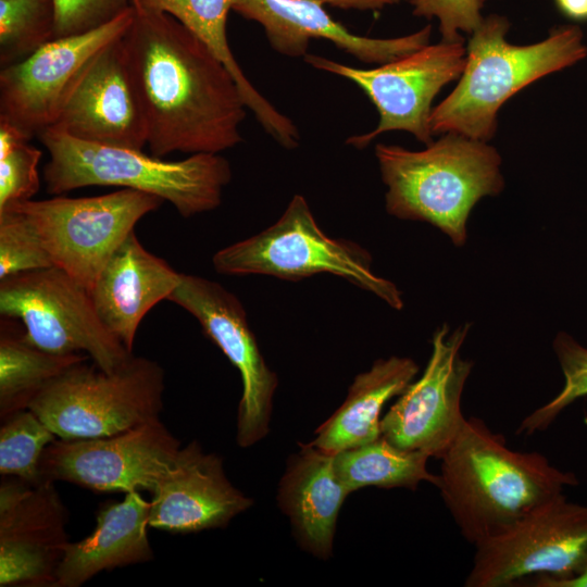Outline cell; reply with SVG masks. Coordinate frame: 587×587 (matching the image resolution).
Instances as JSON below:
<instances>
[{
    "instance_id": "cell-24",
    "label": "cell",
    "mask_w": 587,
    "mask_h": 587,
    "mask_svg": "<svg viewBox=\"0 0 587 587\" xmlns=\"http://www.w3.org/2000/svg\"><path fill=\"white\" fill-rule=\"evenodd\" d=\"M132 5L170 14L187 27L229 71L246 107L264 130L284 148L298 143L300 134L296 125L258 91L234 58L226 36L232 0H132Z\"/></svg>"
},
{
    "instance_id": "cell-21",
    "label": "cell",
    "mask_w": 587,
    "mask_h": 587,
    "mask_svg": "<svg viewBox=\"0 0 587 587\" xmlns=\"http://www.w3.org/2000/svg\"><path fill=\"white\" fill-rule=\"evenodd\" d=\"M351 491L338 477L334 454L309 444L287 462L277 501L301 549L319 559L333 552L339 511Z\"/></svg>"
},
{
    "instance_id": "cell-28",
    "label": "cell",
    "mask_w": 587,
    "mask_h": 587,
    "mask_svg": "<svg viewBox=\"0 0 587 587\" xmlns=\"http://www.w3.org/2000/svg\"><path fill=\"white\" fill-rule=\"evenodd\" d=\"M0 474L14 476L29 484L43 480L40 459L55 434L29 409L1 420Z\"/></svg>"
},
{
    "instance_id": "cell-12",
    "label": "cell",
    "mask_w": 587,
    "mask_h": 587,
    "mask_svg": "<svg viewBox=\"0 0 587 587\" xmlns=\"http://www.w3.org/2000/svg\"><path fill=\"white\" fill-rule=\"evenodd\" d=\"M134 18L133 5L92 30L55 38L23 61L0 72V121L27 139L57 122L75 86L110 45L123 38Z\"/></svg>"
},
{
    "instance_id": "cell-36",
    "label": "cell",
    "mask_w": 587,
    "mask_h": 587,
    "mask_svg": "<svg viewBox=\"0 0 587 587\" xmlns=\"http://www.w3.org/2000/svg\"><path fill=\"white\" fill-rule=\"evenodd\" d=\"M536 587H587V567L574 577L541 582Z\"/></svg>"
},
{
    "instance_id": "cell-17",
    "label": "cell",
    "mask_w": 587,
    "mask_h": 587,
    "mask_svg": "<svg viewBox=\"0 0 587 587\" xmlns=\"http://www.w3.org/2000/svg\"><path fill=\"white\" fill-rule=\"evenodd\" d=\"M51 127L84 141L143 149L147 145L146 121L129 75L122 38L93 60Z\"/></svg>"
},
{
    "instance_id": "cell-3",
    "label": "cell",
    "mask_w": 587,
    "mask_h": 587,
    "mask_svg": "<svg viewBox=\"0 0 587 587\" xmlns=\"http://www.w3.org/2000/svg\"><path fill=\"white\" fill-rule=\"evenodd\" d=\"M509 28L505 16L490 14L471 34L459 83L432 111L433 135L457 133L489 141L497 130L498 111L508 99L587 57L578 25L558 26L544 40L524 46L507 41Z\"/></svg>"
},
{
    "instance_id": "cell-23",
    "label": "cell",
    "mask_w": 587,
    "mask_h": 587,
    "mask_svg": "<svg viewBox=\"0 0 587 587\" xmlns=\"http://www.w3.org/2000/svg\"><path fill=\"white\" fill-rule=\"evenodd\" d=\"M417 373L419 365L407 357L376 360L354 377L342 404L316 428L310 444L336 454L376 440L382 436L385 404L397 398Z\"/></svg>"
},
{
    "instance_id": "cell-25",
    "label": "cell",
    "mask_w": 587,
    "mask_h": 587,
    "mask_svg": "<svg viewBox=\"0 0 587 587\" xmlns=\"http://www.w3.org/2000/svg\"><path fill=\"white\" fill-rule=\"evenodd\" d=\"M86 353L59 354L28 342L23 334L1 325L0 417L28 409L33 399L72 365L88 360Z\"/></svg>"
},
{
    "instance_id": "cell-9",
    "label": "cell",
    "mask_w": 587,
    "mask_h": 587,
    "mask_svg": "<svg viewBox=\"0 0 587 587\" xmlns=\"http://www.w3.org/2000/svg\"><path fill=\"white\" fill-rule=\"evenodd\" d=\"M0 313L21 320L25 339L37 348L84 352L105 372L133 355L102 323L89 290L57 266L0 279Z\"/></svg>"
},
{
    "instance_id": "cell-22",
    "label": "cell",
    "mask_w": 587,
    "mask_h": 587,
    "mask_svg": "<svg viewBox=\"0 0 587 587\" xmlns=\"http://www.w3.org/2000/svg\"><path fill=\"white\" fill-rule=\"evenodd\" d=\"M149 511L150 502L139 490L127 492L122 501L103 504L93 532L66 545L53 587H78L102 571L151 561Z\"/></svg>"
},
{
    "instance_id": "cell-20",
    "label": "cell",
    "mask_w": 587,
    "mask_h": 587,
    "mask_svg": "<svg viewBox=\"0 0 587 587\" xmlns=\"http://www.w3.org/2000/svg\"><path fill=\"white\" fill-rule=\"evenodd\" d=\"M180 274L147 251L135 230L116 248L89 290L107 328L133 352L143 316L179 284Z\"/></svg>"
},
{
    "instance_id": "cell-6",
    "label": "cell",
    "mask_w": 587,
    "mask_h": 587,
    "mask_svg": "<svg viewBox=\"0 0 587 587\" xmlns=\"http://www.w3.org/2000/svg\"><path fill=\"white\" fill-rule=\"evenodd\" d=\"M225 275H266L300 280L329 273L370 291L401 310V291L372 270V255L351 240L330 238L317 225L301 195H295L282 216L261 233L218 250L212 259Z\"/></svg>"
},
{
    "instance_id": "cell-35",
    "label": "cell",
    "mask_w": 587,
    "mask_h": 587,
    "mask_svg": "<svg viewBox=\"0 0 587 587\" xmlns=\"http://www.w3.org/2000/svg\"><path fill=\"white\" fill-rule=\"evenodd\" d=\"M558 10L573 21H587V0H554Z\"/></svg>"
},
{
    "instance_id": "cell-1",
    "label": "cell",
    "mask_w": 587,
    "mask_h": 587,
    "mask_svg": "<svg viewBox=\"0 0 587 587\" xmlns=\"http://www.w3.org/2000/svg\"><path fill=\"white\" fill-rule=\"evenodd\" d=\"M133 8L122 41L151 154L220 153L241 142L248 108L229 71L170 14Z\"/></svg>"
},
{
    "instance_id": "cell-18",
    "label": "cell",
    "mask_w": 587,
    "mask_h": 587,
    "mask_svg": "<svg viewBox=\"0 0 587 587\" xmlns=\"http://www.w3.org/2000/svg\"><path fill=\"white\" fill-rule=\"evenodd\" d=\"M151 495L149 526L175 534L225 527L252 505L227 478L222 459L197 441L180 447Z\"/></svg>"
},
{
    "instance_id": "cell-27",
    "label": "cell",
    "mask_w": 587,
    "mask_h": 587,
    "mask_svg": "<svg viewBox=\"0 0 587 587\" xmlns=\"http://www.w3.org/2000/svg\"><path fill=\"white\" fill-rule=\"evenodd\" d=\"M54 0H0V65L18 63L54 39Z\"/></svg>"
},
{
    "instance_id": "cell-8",
    "label": "cell",
    "mask_w": 587,
    "mask_h": 587,
    "mask_svg": "<svg viewBox=\"0 0 587 587\" xmlns=\"http://www.w3.org/2000/svg\"><path fill=\"white\" fill-rule=\"evenodd\" d=\"M474 547L466 587H509L529 577L536 587L574 577L587 567V504L562 492Z\"/></svg>"
},
{
    "instance_id": "cell-11",
    "label": "cell",
    "mask_w": 587,
    "mask_h": 587,
    "mask_svg": "<svg viewBox=\"0 0 587 587\" xmlns=\"http://www.w3.org/2000/svg\"><path fill=\"white\" fill-rule=\"evenodd\" d=\"M465 54L463 41L441 40L373 68H357L315 54H307L304 61L351 80L376 107L379 114L376 127L346 140L347 145L363 149L391 130L409 132L429 145L432 102L444 86L460 77Z\"/></svg>"
},
{
    "instance_id": "cell-13",
    "label": "cell",
    "mask_w": 587,
    "mask_h": 587,
    "mask_svg": "<svg viewBox=\"0 0 587 587\" xmlns=\"http://www.w3.org/2000/svg\"><path fill=\"white\" fill-rule=\"evenodd\" d=\"M471 324H447L432 337V352L414 379L382 416V436L394 446L440 460L461 433L466 417L462 395L473 362L461 355Z\"/></svg>"
},
{
    "instance_id": "cell-33",
    "label": "cell",
    "mask_w": 587,
    "mask_h": 587,
    "mask_svg": "<svg viewBox=\"0 0 587 587\" xmlns=\"http://www.w3.org/2000/svg\"><path fill=\"white\" fill-rule=\"evenodd\" d=\"M413 14L436 17L444 41H463L461 32L472 34L483 22L485 0H411Z\"/></svg>"
},
{
    "instance_id": "cell-7",
    "label": "cell",
    "mask_w": 587,
    "mask_h": 587,
    "mask_svg": "<svg viewBox=\"0 0 587 587\" xmlns=\"http://www.w3.org/2000/svg\"><path fill=\"white\" fill-rule=\"evenodd\" d=\"M86 361L51 380L28 407L57 437H107L159 417L164 392L159 363L133 354L105 372Z\"/></svg>"
},
{
    "instance_id": "cell-14",
    "label": "cell",
    "mask_w": 587,
    "mask_h": 587,
    "mask_svg": "<svg viewBox=\"0 0 587 587\" xmlns=\"http://www.w3.org/2000/svg\"><path fill=\"white\" fill-rule=\"evenodd\" d=\"M179 449V440L157 417L112 436L55 439L42 452L40 472L43 479L99 492L151 494Z\"/></svg>"
},
{
    "instance_id": "cell-5",
    "label": "cell",
    "mask_w": 587,
    "mask_h": 587,
    "mask_svg": "<svg viewBox=\"0 0 587 587\" xmlns=\"http://www.w3.org/2000/svg\"><path fill=\"white\" fill-rule=\"evenodd\" d=\"M38 137L50 154L43 180L53 195L87 186H117L154 195L190 217L216 209L232 180L230 164L218 153L164 161L142 150L79 140L55 127Z\"/></svg>"
},
{
    "instance_id": "cell-32",
    "label": "cell",
    "mask_w": 587,
    "mask_h": 587,
    "mask_svg": "<svg viewBox=\"0 0 587 587\" xmlns=\"http://www.w3.org/2000/svg\"><path fill=\"white\" fill-rule=\"evenodd\" d=\"M54 39L100 27L132 7V0H54Z\"/></svg>"
},
{
    "instance_id": "cell-2",
    "label": "cell",
    "mask_w": 587,
    "mask_h": 587,
    "mask_svg": "<svg viewBox=\"0 0 587 587\" xmlns=\"http://www.w3.org/2000/svg\"><path fill=\"white\" fill-rule=\"evenodd\" d=\"M437 488L462 537L477 542L503 530L538 505L576 486L577 477L537 451H516L479 417L440 458Z\"/></svg>"
},
{
    "instance_id": "cell-26",
    "label": "cell",
    "mask_w": 587,
    "mask_h": 587,
    "mask_svg": "<svg viewBox=\"0 0 587 587\" xmlns=\"http://www.w3.org/2000/svg\"><path fill=\"white\" fill-rule=\"evenodd\" d=\"M429 459L422 452L402 450L380 436L334 454V465L351 492L365 487L415 490L421 483L437 486L438 474L427 469Z\"/></svg>"
},
{
    "instance_id": "cell-29",
    "label": "cell",
    "mask_w": 587,
    "mask_h": 587,
    "mask_svg": "<svg viewBox=\"0 0 587 587\" xmlns=\"http://www.w3.org/2000/svg\"><path fill=\"white\" fill-rule=\"evenodd\" d=\"M552 347L564 376V385L549 402L523 419L516 435L530 436L546 430L564 409L587 396V347L565 332L557 334Z\"/></svg>"
},
{
    "instance_id": "cell-19",
    "label": "cell",
    "mask_w": 587,
    "mask_h": 587,
    "mask_svg": "<svg viewBox=\"0 0 587 587\" xmlns=\"http://www.w3.org/2000/svg\"><path fill=\"white\" fill-rule=\"evenodd\" d=\"M316 0H232V10L258 22L278 53L305 57L310 40L325 39L361 62L385 64L429 43L432 26L397 38H370L333 20Z\"/></svg>"
},
{
    "instance_id": "cell-34",
    "label": "cell",
    "mask_w": 587,
    "mask_h": 587,
    "mask_svg": "<svg viewBox=\"0 0 587 587\" xmlns=\"http://www.w3.org/2000/svg\"><path fill=\"white\" fill-rule=\"evenodd\" d=\"M322 4L347 10H379L398 3L400 0H316Z\"/></svg>"
},
{
    "instance_id": "cell-30",
    "label": "cell",
    "mask_w": 587,
    "mask_h": 587,
    "mask_svg": "<svg viewBox=\"0 0 587 587\" xmlns=\"http://www.w3.org/2000/svg\"><path fill=\"white\" fill-rule=\"evenodd\" d=\"M53 266L34 226L18 210L0 209V279Z\"/></svg>"
},
{
    "instance_id": "cell-31",
    "label": "cell",
    "mask_w": 587,
    "mask_h": 587,
    "mask_svg": "<svg viewBox=\"0 0 587 587\" xmlns=\"http://www.w3.org/2000/svg\"><path fill=\"white\" fill-rule=\"evenodd\" d=\"M41 151L24 141L0 157V208L32 199L40 187Z\"/></svg>"
},
{
    "instance_id": "cell-15",
    "label": "cell",
    "mask_w": 587,
    "mask_h": 587,
    "mask_svg": "<svg viewBox=\"0 0 587 587\" xmlns=\"http://www.w3.org/2000/svg\"><path fill=\"white\" fill-rule=\"evenodd\" d=\"M168 301L200 323L203 333L239 371L242 394L237 414V444L248 448L270 429L272 402L278 379L266 364L238 298L208 278L180 274Z\"/></svg>"
},
{
    "instance_id": "cell-4",
    "label": "cell",
    "mask_w": 587,
    "mask_h": 587,
    "mask_svg": "<svg viewBox=\"0 0 587 587\" xmlns=\"http://www.w3.org/2000/svg\"><path fill=\"white\" fill-rule=\"evenodd\" d=\"M442 135L420 151L378 143L375 155L387 187V212L429 223L460 247L466 241L472 209L504 187L501 157L487 141Z\"/></svg>"
},
{
    "instance_id": "cell-10",
    "label": "cell",
    "mask_w": 587,
    "mask_h": 587,
    "mask_svg": "<svg viewBox=\"0 0 587 587\" xmlns=\"http://www.w3.org/2000/svg\"><path fill=\"white\" fill-rule=\"evenodd\" d=\"M163 202L154 195L122 188L96 197L29 199L7 205L29 220L53 266L90 290L137 222Z\"/></svg>"
},
{
    "instance_id": "cell-16",
    "label": "cell",
    "mask_w": 587,
    "mask_h": 587,
    "mask_svg": "<svg viewBox=\"0 0 587 587\" xmlns=\"http://www.w3.org/2000/svg\"><path fill=\"white\" fill-rule=\"evenodd\" d=\"M68 512L54 482L0 484V586L53 587L68 535Z\"/></svg>"
}]
</instances>
